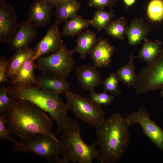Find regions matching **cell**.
I'll list each match as a JSON object with an SVG mask.
<instances>
[{
  "mask_svg": "<svg viewBox=\"0 0 163 163\" xmlns=\"http://www.w3.org/2000/svg\"><path fill=\"white\" fill-rule=\"evenodd\" d=\"M55 7V22L59 24L77 15L81 4L76 0L60 1Z\"/></svg>",
  "mask_w": 163,
  "mask_h": 163,
  "instance_id": "obj_17",
  "label": "cell"
},
{
  "mask_svg": "<svg viewBox=\"0 0 163 163\" xmlns=\"http://www.w3.org/2000/svg\"><path fill=\"white\" fill-rule=\"evenodd\" d=\"M54 7L43 0H35L30 5L27 19L37 27L47 26L51 23Z\"/></svg>",
  "mask_w": 163,
  "mask_h": 163,
  "instance_id": "obj_12",
  "label": "cell"
},
{
  "mask_svg": "<svg viewBox=\"0 0 163 163\" xmlns=\"http://www.w3.org/2000/svg\"><path fill=\"white\" fill-rule=\"evenodd\" d=\"M9 61L4 56L0 58V85L8 81L6 73Z\"/></svg>",
  "mask_w": 163,
  "mask_h": 163,
  "instance_id": "obj_33",
  "label": "cell"
},
{
  "mask_svg": "<svg viewBox=\"0 0 163 163\" xmlns=\"http://www.w3.org/2000/svg\"><path fill=\"white\" fill-rule=\"evenodd\" d=\"M127 56L129 58L127 63L120 66L115 73L120 81L129 88L133 85L137 77L134 61L138 56H134L132 52Z\"/></svg>",
  "mask_w": 163,
  "mask_h": 163,
  "instance_id": "obj_24",
  "label": "cell"
},
{
  "mask_svg": "<svg viewBox=\"0 0 163 163\" xmlns=\"http://www.w3.org/2000/svg\"><path fill=\"white\" fill-rule=\"evenodd\" d=\"M18 24L13 6L5 0H0V42L9 44L17 31Z\"/></svg>",
  "mask_w": 163,
  "mask_h": 163,
  "instance_id": "obj_10",
  "label": "cell"
},
{
  "mask_svg": "<svg viewBox=\"0 0 163 163\" xmlns=\"http://www.w3.org/2000/svg\"><path fill=\"white\" fill-rule=\"evenodd\" d=\"M150 30V25L143 19L138 18L133 19L129 26L126 35L129 45L135 46L145 40Z\"/></svg>",
  "mask_w": 163,
  "mask_h": 163,
  "instance_id": "obj_16",
  "label": "cell"
},
{
  "mask_svg": "<svg viewBox=\"0 0 163 163\" xmlns=\"http://www.w3.org/2000/svg\"><path fill=\"white\" fill-rule=\"evenodd\" d=\"M138 58L141 61L147 63L154 60L160 54L162 42L158 40L152 41L147 39L144 41Z\"/></svg>",
  "mask_w": 163,
  "mask_h": 163,
  "instance_id": "obj_22",
  "label": "cell"
},
{
  "mask_svg": "<svg viewBox=\"0 0 163 163\" xmlns=\"http://www.w3.org/2000/svg\"><path fill=\"white\" fill-rule=\"evenodd\" d=\"M68 0H60V1H68Z\"/></svg>",
  "mask_w": 163,
  "mask_h": 163,
  "instance_id": "obj_37",
  "label": "cell"
},
{
  "mask_svg": "<svg viewBox=\"0 0 163 163\" xmlns=\"http://www.w3.org/2000/svg\"><path fill=\"white\" fill-rule=\"evenodd\" d=\"M114 10L110 8L109 11L97 9L95 11L92 19V25L100 32L105 28L114 16Z\"/></svg>",
  "mask_w": 163,
  "mask_h": 163,
  "instance_id": "obj_26",
  "label": "cell"
},
{
  "mask_svg": "<svg viewBox=\"0 0 163 163\" xmlns=\"http://www.w3.org/2000/svg\"><path fill=\"white\" fill-rule=\"evenodd\" d=\"M73 53L64 44L57 52L38 58L37 68L45 76L66 79L75 67Z\"/></svg>",
  "mask_w": 163,
  "mask_h": 163,
  "instance_id": "obj_6",
  "label": "cell"
},
{
  "mask_svg": "<svg viewBox=\"0 0 163 163\" xmlns=\"http://www.w3.org/2000/svg\"><path fill=\"white\" fill-rule=\"evenodd\" d=\"M115 50V48L110 44L107 40L99 37L89 53L94 66L101 68L108 67Z\"/></svg>",
  "mask_w": 163,
  "mask_h": 163,
  "instance_id": "obj_14",
  "label": "cell"
},
{
  "mask_svg": "<svg viewBox=\"0 0 163 163\" xmlns=\"http://www.w3.org/2000/svg\"><path fill=\"white\" fill-rule=\"evenodd\" d=\"M130 126L126 117L116 112L96 127L102 163H117L123 157L130 141Z\"/></svg>",
  "mask_w": 163,
  "mask_h": 163,
  "instance_id": "obj_1",
  "label": "cell"
},
{
  "mask_svg": "<svg viewBox=\"0 0 163 163\" xmlns=\"http://www.w3.org/2000/svg\"><path fill=\"white\" fill-rule=\"evenodd\" d=\"M149 18L154 21H160L163 20V0H151L147 9Z\"/></svg>",
  "mask_w": 163,
  "mask_h": 163,
  "instance_id": "obj_27",
  "label": "cell"
},
{
  "mask_svg": "<svg viewBox=\"0 0 163 163\" xmlns=\"http://www.w3.org/2000/svg\"><path fill=\"white\" fill-rule=\"evenodd\" d=\"M58 24L55 22L48 29L45 35L35 47V53L32 57L34 61L40 56L54 53L64 44L59 29Z\"/></svg>",
  "mask_w": 163,
  "mask_h": 163,
  "instance_id": "obj_11",
  "label": "cell"
},
{
  "mask_svg": "<svg viewBox=\"0 0 163 163\" xmlns=\"http://www.w3.org/2000/svg\"><path fill=\"white\" fill-rule=\"evenodd\" d=\"M58 139L42 133H36L25 138H21L15 145L12 152L30 153L45 159L49 163H68L59 157Z\"/></svg>",
  "mask_w": 163,
  "mask_h": 163,
  "instance_id": "obj_5",
  "label": "cell"
},
{
  "mask_svg": "<svg viewBox=\"0 0 163 163\" xmlns=\"http://www.w3.org/2000/svg\"><path fill=\"white\" fill-rule=\"evenodd\" d=\"M37 27L27 19L20 22L15 36L8 44L11 48L17 51L28 47L37 34Z\"/></svg>",
  "mask_w": 163,
  "mask_h": 163,
  "instance_id": "obj_13",
  "label": "cell"
},
{
  "mask_svg": "<svg viewBox=\"0 0 163 163\" xmlns=\"http://www.w3.org/2000/svg\"><path fill=\"white\" fill-rule=\"evenodd\" d=\"M77 79L82 88L90 92L102 84L100 74L95 66L84 65L75 67Z\"/></svg>",
  "mask_w": 163,
  "mask_h": 163,
  "instance_id": "obj_15",
  "label": "cell"
},
{
  "mask_svg": "<svg viewBox=\"0 0 163 163\" xmlns=\"http://www.w3.org/2000/svg\"><path fill=\"white\" fill-rule=\"evenodd\" d=\"M6 113L0 115V140L7 139L14 142L15 145H17L18 142L14 139L12 135V133L6 125Z\"/></svg>",
  "mask_w": 163,
  "mask_h": 163,
  "instance_id": "obj_30",
  "label": "cell"
},
{
  "mask_svg": "<svg viewBox=\"0 0 163 163\" xmlns=\"http://www.w3.org/2000/svg\"><path fill=\"white\" fill-rule=\"evenodd\" d=\"M118 0H88V5L91 7H94L98 9H104L105 7H112L116 5Z\"/></svg>",
  "mask_w": 163,
  "mask_h": 163,
  "instance_id": "obj_32",
  "label": "cell"
},
{
  "mask_svg": "<svg viewBox=\"0 0 163 163\" xmlns=\"http://www.w3.org/2000/svg\"><path fill=\"white\" fill-rule=\"evenodd\" d=\"M8 87L4 86H1L0 88V113L6 112L14 99L8 97Z\"/></svg>",
  "mask_w": 163,
  "mask_h": 163,
  "instance_id": "obj_31",
  "label": "cell"
},
{
  "mask_svg": "<svg viewBox=\"0 0 163 163\" xmlns=\"http://www.w3.org/2000/svg\"><path fill=\"white\" fill-rule=\"evenodd\" d=\"M78 124L70 117L58 139L60 155L68 163H92L95 159L102 163L101 153L96 142L88 145L82 139Z\"/></svg>",
  "mask_w": 163,
  "mask_h": 163,
  "instance_id": "obj_4",
  "label": "cell"
},
{
  "mask_svg": "<svg viewBox=\"0 0 163 163\" xmlns=\"http://www.w3.org/2000/svg\"><path fill=\"white\" fill-rule=\"evenodd\" d=\"M120 81L115 72H112L102 81V84L104 91H108L114 96H117L122 93L118 86Z\"/></svg>",
  "mask_w": 163,
  "mask_h": 163,
  "instance_id": "obj_28",
  "label": "cell"
},
{
  "mask_svg": "<svg viewBox=\"0 0 163 163\" xmlns=\"http://www.w3.org/2000/svg\"><path fill=\"white\" fill-rule=\"evenodd\" d=\"M89 96L90 100L99 106L110 105L114 100V96L107 94L105 91L100 93H96L94 91L90 92Z\"/></svg>",
  "mask_w": 163,
  "mask_h": 163,
  "instance_id": "obj_29",
  "label": "cell"
},
{
  "mask_svg": "<svg viewBox=\"0 0 163 163\" xmlns=\"http://www.w3.org/2000/svg\"><path fill=\"white\" fill-rule=\"evenodd\" d=\"M78 36L76 45L72 50L74 53L79 54L80 58L85 59L87 55L89 53L97 43L98 39L94 32L88 30L81 32Z\"/></svg>",
  "mask_w": 163,
  "mask_h": 163,
  "instance_id": "obj_20",
  "label": "cell"
},
{
  "mask_svg": "<svg viewBox=\"0 0 163 163\" xmlns=\"http://www.w3.org/2000/svg\"><path fill=\"white\" fill-rule=\"evenodd\" d=\"M35 53V50L28 46L16 51L9 61L6 73L7 78L12 79L25 61L33 57Z\"/></svg>",
  "mask_w": 163,
  "mask_h": 163,
  "instance_id": "obj_21",
  "label": "cell"
},
{
  "mask_svg": "<svg viewBox=\"0 0 163 163\" xmlns=\"http://www.w3.org/2000/svg\"><path fill=\"white\" fill-rule=\"evenodd\" d=\"M160 92V95L163 97V88H162Z\"/></svg>",
  "mask_w": 163,
  "mask_h": 163,
  "instance_id": "obj_36",
  "label": "cell"
},
{
  "mask_svg": "<svg viewBox=\"0 0 163 163\" xmlns=\"http://www.w3.org/2000/svg\"><path fill=\"white\" fill-rule=\"evenodd\" d=\"M37 86L58 95L66 94L69 91L70 84L66 79L47 77L43 75L37 77Z\"/></svg>",
  "mask_w": 163,
  "mask_h": 163,
  "instance_id": "obj_19",
  "label": "cell"
},
{
  "mask_svg": "<svg viewBox=\"0 0 163 163\" xmlns=\"http://www.w3.org/2000/svg\"><path fill=\"white\" fill-rule=\"evenodd\" d=\"M123 1L127 7L131 6L136 2V0H123Z\"/></svg>",
  "mask_w": 163,
  "mask_h": 163,
  "instance_id": "obj_35",
  "label": "cell"
},
{
  "mask_svg": "<svg viewBox=\"0 0 163 163\" xmlns=\"http://www.w3.org/2000/svg\"><path fill=\"white\" fill-rule=\"evenodd\" d=\"M43 111L29 101L14 99L6 112L7 124L12 133L21 138L38 133L56 138L51 120Z\"/></svg>",
  "mask_w": 163,
  "mask_h": 163,
  "instance_id": "obj_2",
  "label": "cell"
},
{
  "mask_svg": "<svg viewBox=\"0 0 163 163\" xmlns=\"http://www.w3.org/2000/svg\"><path fill=\"white\" fill-rule=\"evenodd\" d=\"M65 94L66 107L73 112L77 119L95 127L106 119L105 112L100 106L70 91Z\"/></svg>",
  "mask_w": 163,
  "mask_h": 163,
  "instance_id": "obj_7",
  "label": "cell"
},
{
  "mask_svg": "<svg viewBox=\"0 0 163 163\" xmlns=\"http://www.w3.org/2000/svg\"><path fill=\"white\" fill-rule=\"evenodd\" d=\"M129 26L128 23L123 17L111 21L105 29L107 34L115 39L121 40L126 35Z\"/></svg>",
  "mask_w": 163,
  "mask_h": 163,
  "instance_id": "obj_25",
  "label": "cell"
},
{
  "mask_svg": "<svg viewBox=\"0 0 163 163\" xmlns=\"http://www.w3.org/2000/svg\"><path fill=\"white\" fill-rule=\"evenodd\" d=\"M51 6L54 7L60 1V0H43Z\"/></svg>",
  "mask_w": 163,
  "mask_h": 163,
  "instance_id": "obj_34",
  "label": "cell"
},
{
  "mask_svg": "<svg viewBox=\"0 0 163 163\" xmlns=\"http://www.w3.org/2000/svg\"><path fill=\"white\" fill-rule=\"evenodd\" d=\"M8 87V94L11 97L31 102L49 113L57 123L54 135H60L68 123L69 117L65 104L59 95L33 85L16 84Z\"/></svg>",
  "mask_w": 163,
  "mask_h": 163,
  "instance_id": "obj_3",
  "label": "cell"
},
{
  "mask_svg": "<svg viewBox=\"0 0 163 163\" xmlns=\"http://www.w3.org/2000/svg\"><path fill=\"white\" fill-rule=\"evenodd\" d=\"M32 57L25 61L14 77L11 80V85L16 84L37 85V78L34 73V71L37 68V66L34 62V61Z\"/></svg>",
  "mask_w": 163,
  "mask_h": 163,
  "instance_id": "obj_18",
  "label": "cell"
},
{
  "mask_svg": "<svg viewBox=\"0 0 163 163\" xmlns=\"http://www.w3.org/2000/svg\"><path fill=\"white\" fill-rule=\"evenodd\" d=\"M133 86L137 94L163 88V47L154 60L141 69Z\"/></svg>",
  "mask_w": 163,
  "mask_h": 163,
  "instance_id": "obj_8",
  "label": "cell"
},
{
  "mask_svg": "<svg viewBox=\"0 0 163 163\" xmlns=\"http://www.w3.org/2000/svg\"><path fill=\"white\" fill-rule=\"evenodd\" d=\"M126 117L130 126L136 123L140 124L144 134L157 148L163 150V130L151 119L149 113L144 107L132 112Z\"/></svg>",
  "mask_w": 163,
  "mask_h": 163,
  "instance_id": "obj_9",
  "label": "cell"
},
{
  "mask_svg": "<svg viewBox=\"0 0 163 163\" xmlns=\"http://www.w3.org/2000/svg\"><path fill=\"white\" fill-rule=\"evenodd\" d=\"M65 22L62 34L63 37L69 36L73 37L78 35L83 29L92 25L93 23L92 19H86L78 15Z\"/></svg>",
  "mask_w": 163,
  "mask_h": 163,
  "instance_id": "obj_23",
  "label": "cell"
}]
</instances>
